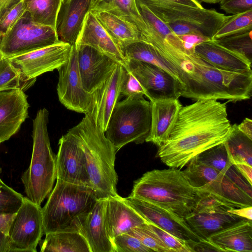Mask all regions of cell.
I'll return each instance as SVG.
<instances>
[{
	"mask_svg": "<svg viewBox=\"0 0 252 252\" xmlns=\"http://www.w3.org/2000/svg\"><path fill=\"white\" fill-rule=\"evenodd\" d=\"M124 67L118 64L102 85L91 94L88 114L104 133L112 110L121 94Z\"/></svg>",
	"mask_w": 252,
	"mask_h": 252,
	"instance_id": "18",
	"label": "cell"
},
{
	"mask_svg": "<svg viewBox=\"0 0 252 252\" xmlns=\"http://www.w3.org/2000/svg\"><path fill=\"white\" fill-rule=\"evenodd\" d=\"M222 47L252 61V31L213 40Z\"/></svg>",
	"mask_w": 252,
	"mask_h": 252,
	"instance_id": "37",
	"label": "cell"
},
{
	"mask_svg": "<svg viewBox=\"0 0 252 252\" xmlns=\"http://www.w3.org/2000/svg\"><path fill=\"white\" fill-rule=\"evenodd\" d=\"M151 104V126L145 140L158 147L168 138L182 107L178 99L157 100Z\"/></svg>",
	"mask_w": 252,
	"mask_h": 252,
	"instance_id": "25",
	"label": "cell"
},
{
	"mask_svg": "<svg viewBox=\"0 0 252 252\" xmlns=\"http://www.w3.org/2000/svg\"><path fill=\"white\" fill-rule=\"evenodd\" d=\"M90 11L113 14L135 25L141 33L147 29L135 0H91Z\"/></svg>",
	"mask_w": 252,
	"mask_h": 252,
	"instance_id": "32",
	"label": "cell"
},
{
	"mask_svg": "<svg viewBox=\"0 0 252 252\" xmlns=\"http://www.w3.org/2000/svg\"><path fill=\"white\" fill-rule=\"evenodd\" d=\"M1 171H2L1 168V167H0V174L1 173Z\"/></svg>",
	"mask_w": 252,
	"mask_h": 252,
	"instance_id": "56",
	"label": "cell"
},
{
	"mask_svg": "<svg viewBox=\"0 0 252 252\" xmlns=\"http://www.w3.org/2000/svg\"><path fill=\"white\" fill-rule=\"evenodd\" d=\"M105 199H97L91 210L76 222L71 230L80 233L86 239L91 252H114L106 229Z\"/></svg>",
	"mask_w": 252,
	"mask_h": 252,
	"instance_id": "21",
	"label": "cell"
},
{
	"mask_svg": "<svg viewBox=\"0 0 252 252\" xmlns=\"http://www.w3.org/2000/svg\"><path fill=\"white\" fill-rule=\"evenodd\" d=\"M147 225L171 252H192L187 241L175 236L152 223H148Z\"/></svg>",
	"mask_w": 252,
	"mask_h": 252,
	"instance_id": "40",
	"label": "cell"
},
{
	"mask_svg": "<svg viewBox=\"0 0 252 252\" xmlns=\"http://www.w3.org/2000/svg\"><path fill=\"white\" fill-rule=\"evenodd\" d=\"M147 224L135 227L126 233L137 238L142 244L154 252H171L148 227Z\"/></svg>",
	"mask_w": 252,
	"mask_h": 252,
	"instance_id": "39",
	"label": "cell"
},
{
	"mask_svg": "<svg viewBox=\"0 0 252 252\" xmlns=\"http://www.w3.org/2000/svg\"><path fill=\"white\" fill-rule=\"evenodd\" d=\"M224 143L233 164L246 163L252 165V140L242 132L236 124L232 125Z\"/></svg>",
	"mask_w": 252,
	"mask_h": 252,
	"instance_id": "34",
	"label": "cell"
},
{
	"mask_svg": "<svg viewBox=\"0 0 252 252\" xmlns=\"http://www.w3.org/2000/svg\"><path fill=\"white\" fill-rule=\"evenodd\" d=\"M121 94L126 97H142L145 95V92L138 80L126 68L124 69L121 84Z\"/></svg>",
	"mask_w": 252,
	"mask_h": 252,
	"instance_id": "43",
	"label": "cell"
},
{
	"mask_svg": "<svg viewBox=\"0 0 252 252\" xmlns=\"http://www.w3.org/2000/svg\"><path fill=\"white\" fill-rule=\"evenodd\" d=\"M231 126L225 103L196 100L181 107L168 139L158 147L157 156L170 168L181 169L203 152L224 143Z\"/></svg>",
	"mask_w": 252,
	"mask_h": 252,
	"instance_id": "1",
	"label": "cell"
},
{
	"mask_svg": "<svg viewBox=\"0 0 252 252\" xmlns=\"http://www.w3.org/2000/svg\"><path fill=\"white\" fill-rule=\"evenodd\" d=\"M151 104L142 97H127L114 106L105 135L118 151L126 145L141 144L149 134Z\"/></svg>",
	"mask_w": 252,
	"mask_h": 252,
	"instance_id": "8",
	"label": "cell"
},
{
	"mask_svg": "<svg viewBox=\"0 0 252 252\" xmlns=\"http://www.w3.org/2000/svg\"><path fill=\"white\" fill-rule=\"evenodd\" d=\"M186 166L182 172L192 187L205 190L233 208L252 206V197L221 172L196 158Z\"/></svg>",
	"mask_w": 252,
	"mask_h": 252,
	"instance_id": "9",
	"label": "cell"
},
{
	"mask_svg": "<svg viewBox=\"0 0 252 252\" xmlns=\"http://www.w3.org/2000/svg\"><path fill=\"white\" fill-rule=\"evenodd\" d=\"M16 215L0 214V230L8 235L11 223Z\"/></svg>",
	"mask_w": 252,
	"mask_h": 252,
	"instance_id": "51",
	"label": "cell"
},
{
	"mask_svg": "<svg viewBox=\"0 0 252 252\" xmlns=\"http://www.w3.org/2000/svg\"><path fill=\"white\" fill-rule=\"evenodd\" d=\"M77 137L84 152L91 187L97 199L118 195L115 169L117 151L88 114L69 129Z\"/></svg>",
	"mask_w": 252,
	"mask_h": 252,
	"instance_id": "4",
	"label": "cell"
},
{
	"mask_svg": "<svg viewBox=\"0 0 252 252\" xmlns=\"http://www.w3.org/2000/svg\"><path fill=\"white\" fill-rule=\"evenodd\" d=\"M139 11L146 24L164 39L169 38L175 34L169 27L146 6L137 5Z\"/></svg>",
	"mask_w": 252,
	"mask_h": 252,
	"instance_id": "42",
	"label": "cell"
},
{
	"mask_svg": "<svg viewBox=\"0 0 252 252\" xmlns=\"http://www.w3.org/2000/svg\"><path fill=\"white\" fill-rule=\"evenodd\" d=\"M194 52L213 66L223 70L242 72L251 69L252 63L246 58L222 47L212 39L196 45Z\"/></svg>",
	"mask_w": 252,
	"mask_h": 252,
	"instance_id": "26",
	"label": "cell"
},
{
	"mask_svg": "<svg viewBox=\"0 0 252 252\" xmlns=\"http://www.w3.org/2000/svg\"><path fill=\"white\" fill-rule=\"evenodd\" d=\"M243 177L252 185V167L246 163H236L234 164Z\"/></svg>",
	"mask_w": 252,
	"mask_h": 252,
	"instance_id": "50",
	"label": "cell"
},
{
	"mask_svg": "<svg viewBox=\"0 0 252 252\" xmlns=\"http://www.w3.org/2000/svg\"><path fill=\"white\" fill-rule=\"evenodd\" d=\"M25 12L23 0L0 19V39L13 27Z\"/></svg>",
	"mask_w": 252,
	"mask_h": 252,
	"instance_id": "44",
	"label": "cell"
},
{
	"mask_svg": "<svg viewBox=\"0 0 252 252\" xmlns=\"http://www.w3.org/2000/svg\"><path fill=\"white\" fill-rule=\"evenodd\" d=\"M56 180L92 188L84 152L77 137L69 130L59 141Z\"/></svg>",
	"mask_w": 252,
	"mask_h": 252,
	"instance_id": "13",
	"label": "cell"
},
{
	"mask_svg": "<svg viewBox=\"0 0 252 252\" xmlns=\"http://www.w3.org/2000/svg\"><path fill=\"white\" fill-rule=\"evenodd\" d=\"M23 0H1L0 1V19L9 10Z\"/></svg>",
	"mask_w": 252,
	"mask_h": 252,
	"instance_id": "52",
	"label": "cell"
},
{
	"mask_svg": "<svg viewBox=\"0 0 252 252\" xmlns=\"http://www.w3.org/2000/svg\"><path fill=\"white\" fill-rule=\"evenodd\" d=\"M192 250V252H220L211 243L206 240H200L198 241H187Z\"/></svg>",
	"mask_w": 252,
	"mask_h": 252,
	"instance_id": "47",
	"label": "cell"
},
{
	"mask_svg": "<svg viewBox=\"0 0 252 252\" xmlns=\"http://www.w3.org/2000/svg\"></svg>",
	"mask_w": 252,
	"mask_h": 252,
	"instance_id": "57",
	"label": "cell"
},
{
	"mask_svg": "<svg viewBox=\"0 0 252 252\" xmlns=\"http://www.w3.org/2000/svg\"><path fill=\"white\" fill-rule=\"evenodd\" d=\"M91 2V0H62L55 27L60 41L75 45L90 11Z\"/></svg>",
	"mask_w": 252,
	"mask_h": 252,
	"instance_id": "23",
	"label": "cell"
},
{
	"mask_svg": "<svg viewBox=\"0 0 252 252\" xmlns=\"http://www.w3.org/2000/svg\"><path fill=\"white\" fill-rule=\"evenodd\" d=\"M195 158L201 162L224 174L238 188L252 197V185L243 177L231 162L224 142L203 152Z\"/></svg>",
	"mask_w": 252,
	"mask_h": 252,
	"instance_id": "28",
	"label": "cell"
},
{
	"mask_svg": "<svg viewBox=\"0 0 252 252\" xmlns=\"http://www.w3.org/2000/svg\"><path fill=\"white\" fill-rule=\"evenodd\" d=\"M206 240L220 252H252V220H242L213 234Z\"/></svg>",
	"mask_w": 252,
	"mask_h": 252,
	"instance_id": "27",
	"label": "cell"
},
{
	"mask_svg": "<svg viewBox=\"0 0 252 252\" xmlns=\"http://www.w3.org/2000/svg\"><path fill=\"white\" fill-rule=\"evenodd\" d=\"M114 252H153L137 238L128 234L119 235L112 240Z\"/></svg>",
	"mask_w": 252,
	"mask_h": 252,
	"instance_id": "41",
	"label": "cell"
},
{
	"mask_svg": "<svg viewBox=\"0 0 252 252\" xmlns=\"http://www.w3.org/2000/svg\"><path fill=\"white\" fill-rule=\"evenodd\" d=\"M38 244L41 252H91L84 236L76 230H64L45 234Z\"/></svg>",
	"mask_w": 252,
	"mask_h": 252,
	"instance_id": "30",
	"label": "cell"
},
{
	"mask_svg": "<svg viewBox=\"0 0 252 252\" xmlns=\"http://www.w3.org/2000/svg\"><path fill=\"white\" fill-rule=\"evenodd\" d=\"M147 42L176 68L184 87L182 96L198 99H249L252 89V69L231 72L217 68L197 55L186 50L182 42L172 44L151 30Z\"/></svg>",
	"mask_w": 252,
	"mask_h": 252,
	"instance_id": "2",
	"label": "cell"
},
{
	"mask_svg": "<svg viewBox=\"0 0 252 252\" xmlns=\"http://www.w3.org/2000/svg\"><path fill=\"white\" fill-rule=\"evenodd\" d=\"M36 79H29L10 60L0 52V91L20 89L24 92L32 87Z\"/></svg>",
	"mask_w": 252,
	"mask_h": 252,
	"instance_id": "35",
	"label": "cell"
},
{
	"mask_svg": "<svg viewBox=\"0 0 252 252\" xmlns=\"http://www.w3.org/2000/svg\"><path fill=\"white\" fill-rule=\"evenodd\" d=\"M144 5L177 35L196 33L212 39L229 17L213 9L193 7L169 1H153Z\"/></svg>",
	"mask_w": 252,
	"mask_h": 252,
	"instance_id": "7",
	"label": "cell"
},
{
	"mask_svg": "<svg viewBox=\"0 0 252 252\" xmlns=\"http://www.w3.org/2000/svg\"><path fill=\"white\" fill-rule=\"evenodd\" d=\"M24 197L6 185L0 178V214H13L17 212Z\"/></svg>",
	"mask_w": 252,
	"mask_h": 252,
	"instance_id": "38",
	"label": "cell"
},
{
	"mask_svg": "<svg viewBox=\"0 0 252 252\" xmlns=\"http://www.w3.org/2000/svg\"><path fill=\"white\" fill-rule=\"evenodd\" d=\"M138 80L150 101L178 99L184 92L182 84L169 72L156 65L139 61H126L124 67Z\"/></svg>",
	"mask_w": 252,
	"mask_h": 252,
	"instance_id": "12",
	"label": "cell"
},
{
	"mask_svg": "<svg viewBox=\"0 0 252 252\" xmlns=\"http://www.w3.org/2000/svg\"><path fill=\"white\" fill-rule=\"evenodd\" d=\"M43 234L41 205L24 197L8 231L11 252H36L37 246Z\"/></svg>",
	"mask_w": 252,
	"mask_h": 252,
	"instance_id": "11",
	"label": "cell"
},
{
	"mask_svg": "<svg viewBox=\"0 0 252 252\" xmlns=\"http://www.w3.org/2000/svg\"><path fill=\"white\" fill-rule=\"evenodd\" d=\"M27 98L20 89L0 91V144L17 133L28 118Z\"/></svg>",
	"mask_w": 252,
	"mask_h": 252,
	"instance_id": "20",
	"label": "cell"
},
{
	"mask_svg": "<svg viewBox=\"0 0 252 252\" xmlns=\"http://www.w3.org/2000/svg\"><path fill=\"white\" fill-rule=\"evenodd\" d=\"M49 112L39 109L33 120V148L31 162L21 180L26 197L41 205L52 191L56 179V155L51 147L47 129Z\"/></svg>",
	"mask_w": 252,
	"mask_h": 252,
	"instance_id": "5",
	"label": "cell"
},
{
	"mask_svg": "<svg viewBox=\"0 0 252 252\" xmlns=\"http://www.w3.org/2000/svg\"><path fill=\"white\" fill-rule=\"evenodd\" d=\"M210 194L192 187L181 169H155L134 181L129 196L162 208L185 219Z\"/></svg>",
	"mask_w": 252,
	"mask_h": 252,
	"instance_id": "3",
	"label": "cell"
},
{
	"mask_svg": "<svg viewBox=\"0 0 252 252\" xmlns=\"http://www.w3.org/2000/svg\"><path fill=\"white\" fill-rule=\"evenodd\" d=\"M238 129L250 139L252 140V121L249 118H245L239 125Z\"/></svg>",
	"mask_w": 252,
	"mask_h": 252,
	"instance_id": "53",
	"label": "cell"
},
{
	"mask_svg": "<svg viewBox=\"0 0 252 252\" xmlns=\"http://www.w3.org/2000/svg\"><path fill=\"white\" fill-rule=\"evenodd\" d=\"M87 45L109 57L125 67L126 61L119 47L101 25L94 14L89 11L75 44L76 47Z\"/></svg>",
	"mask_w": 252,
	"mask_h": 252,
	"instance_id": "24",
	"label": "cell"
},
{
	"mask_svg": "<svg viewBox=\"0 0 252 252\" xmlns=\"http://www.w3.org/2000/svg\"><path fill=\"white\" fill-rule=\"evenodd\" d=\"M124 198L126 203L149 223L186 241L201 240L191 230L185 219L143 200L129 195Z\"/></svg>",
	"mask_w": 252,
	"mask_h": 252,
	"instance_id": "17",
	"label": "cell"
},
{
	"mask_svg": "<svg viewBox=\"0 0 252 252\" xmlns=\"http://www.w3.org/2000/svg\"><path fill=\"white\" fill-rule=\"evenodd\" d=\"M0 252H11L8 235L0 230Z\"/></svg>",
	"mask_w": 252,
	"mask_h": 252,
	"instance_id": "54",
	"label": "cell"
},
{
	"mask_svg": "<svg viewBox=\"0 0 252 252\" xmlns=\"http://www.w3.org/2000/svg\"><path fill=\"white\" fill-rule=\"evenodd\" d=\"M72 45L61 42L8 58L29 79L57 69L68 59Z\"/></svg>",
	"mask_w": 252,
	"mask_h": 252,
	"instance_id": "15",
	"label": "cell"
},
{
	"mask_svg": "<svg viewBox=\"0 0 252 252\" xmlns=\"http://www.w3.org/2000/svg\"><path fill=\"white\" fill-rule=\"evenodd\" d=\"M42 208L44 234L68 230L87 214L97 200L94 189L57 180Z\"/></svg>",
	"mask_w": 252,
	"mask_h": 252,
	"instance_id": "6",
	"label": "cell"
},
{
	"mask_svg": "<svg viewBox=\"0 0 252 252\" xmlns=\"http://www.w3.org/2000/svg\"><path fill=\"white\" fill-rule=\"evenodd\" d=\"M250 31H252V10L229 16L212 39L216 40Z\"/></svg>",
	"mask_w": 252,
	"mask_h": 252,
	"instance_id": "36",
	"label": "cell"
},
{
	"mask_svg": "<svg viewBox=\"0 0 252 252\" xmlns=\"http://www.w3.org/2000/svg\"><path fill=\"white\" fill-rule=\"evenodd\" d=\"M61 42L55 29L34 23L25 11L0 39V52L9 58Z\"/></svg>",
	"mask_w": 252,
	"mask_h": 252,
	"instance_id": "10",
	"label": "cell"
},
{
	"mask_svg": "<svg viewBox=\"0 0 252 252\" xmlns=\"http://www.w3.org/2000/svg\"><path fill=\"white\" fill-rule=\"evenodd\" d=\"M62 0H23L25 11L35 23L55 29Z\"/></svg>",
	"mask_w": 252,
	"mask_h": 252,
	"instance_id": "33",
	"label": "cell"
},
{
	"mask_svg": "<svg viewBox=\"0 0 252 252\" xmlns=\"http://www.w3.org/2000/svg\"><path fill=\"white\" fill-rule=\"evenodd\" d=\"M90 11L94 14L120 49L133 42L144 40L140 31L131 23L109 12Z\"/></svg>",
	"mask_w": 252,
	"mask_h": 252,
	"instance_id": "29",
	"label": "cell"
},
{
	"mask_svg": "<svg viewBox=\"0 0 252 252\" xmlns=\"http://www.w3.org/2000/svg\"><path fill=\"white\" fill-rule=\"evenodd\" d=\"M230 209L233 208L220 203L200 205L185 220L201 240H207L213 234L246 219L228 212Z\"/></svg>",
	"mask_w": 252,
	"mask_h": 252,
	"instance_id": "16",
	"label": "cell"
},
{
	"mask_svg": "<svg viewBox=\"0 0 252 252\" xmlns=\"http://www.w3.org/2000/svg\"><path fill=\"white\" fill-rule=\"evenodd\" d=\"M200 0L201 2H204L210 4H215L219 3L221 0Z\"/></svg>",
	"mask_w": 252,
	"mask_h": 252,
	"instance_id": "55",
	"label": "cell"
},
{
	"mask_svg": "<svg viewBox=\"0 0 252 252\" xmlns=\"http://www.w3.org/2000/svg\"><path fill=\"white\" fill-rule=\"evenodd\" d=\"M104 216L106 231L111 241L135 227L149 223L119 194L105 199Z\"/></svg>",
	"mask_w": 252,
	"mask_h": 252,
	"instance_id": "22",
	"label": "cell"
},
{
	"mask_svg": "<svg viewBox=\"0 0 252 252\" xmlns=\"http://www.w3.org/2000/svg\"><path fill=\"white\" fill-rule=\"evenodd\" d=\"M178 36L183 47L186 50L189 51H194L196 45L211 39L207 37L196 33H188Z\"/></svg>",
	"mask_w": 252,
	"mask_h": 252,
	"instance_id": "46",
	"label": "cell"
},
{
	"mask_svg": "<svg viewBox=\"0 0 252 252\" xmlns=\"http://www.w3.org/2000/svg\"><path fill=\"white\" fill-rule=\"evenodd\" d=\"M219 3L220 9L232 15L252 10V0H221Z\"/></svg>",
	"mask_w": 252,
	"mask_h": 252,
	"instance_id": "45",
	"label": "cell"
},
{
	"mask_svg": "<svg viewBox=\"0 0 252 252\" xmlns=\"http://www.w3.org/2000/svg\"><path fill=\"white\" fill-rule=\"evenodd\" d=\"M229 213L243 218L252 220V206H246L239 208H233L227 210Z\"/></svg>",
	"mask_w": 252,
	"mask_h": 252,
	"instance_id": "49",
	"label": "cell"
},
{
	"mask_svg": "<svg viewBox=\"0 0 252 252\" xmlns=\"http://www.w3.org/2000/svg\"><path fill=\"white\" fill-rule=\"evenodd\" d=\"M120 49L126 61L134 60L156 65L169 72L180 82L176 68L151 43L139 40Z\"/></svg>",
	"mask_w": 252,
	"mask_h": 252,
	"instance_id": "31",
	"label": "cell"
},
{
	"mask_svg": "<svg viewBox=\"0 0 252 252\" xmlns=\"http://www.w3.org/2000/svg\"><path fill=\"white\" fill-rule=\"evenodd\" d=\"M57 70L59 75L57 91L59 101L68 109L85 114L91 103V94L83 88L75 45L72 46L68 60Z\"/></svg>",
	"mask_w": 252,
	"mask_h": 252,
	"instance_id": "14",
	"label": "cell"
},
{
	"mask_svg": "<svg viewBox=\"0 0 252 252\" xmlns=\"http://www.w3.org/2000/svg\"><path fill=\"white\" fill-rule=\"evenodd\" d=\"M137 5L139 4L145 5L147 3L156 1H169L179 3L193 7L202 8L201 4L197 0H135Z\"/></svg>",
	"mask_w": 252,
	"mask_h": 252,
	"instance_id": "48",
	"label": "cell"
},
{
	"mask_svg": "<svg viewBox=\"0 0 252 252\" xmlns=\"http://www.w3.org/2000/svg\"><path fill=\"white\" fill-rule=\"evenodd\" d=\"M75 48L83 88L92 94L119 63L91 46L82 45Z\"/></svg>",
	"mask_w": 252,
	"mask_h": 252,
	"instance_id": "19",
	"label": "cell"
}]
</instances>
